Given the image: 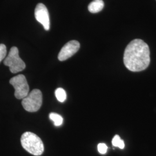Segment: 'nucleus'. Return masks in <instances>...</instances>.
I'll use <instances>...</instances> for the list:
<instances>
[{
    "instance_id": "1",
    "label": "nucleus",
    "mask_w": 156,
    "mask_h": 156,
    "mask_svg": "<svg viewBox=\"0 0 156 156\" xmlns=\"http://www.w3.org/2000/svg\"><path fill=\"white\" fill-rule=\"evenodd\" d=\"M123 62L126 67L131 71L145 70L151 62L149 46L142 39L132 41L125 49Z\"/></svg>"
},
{
    "instance_id": "2",
    "label": "nucleus",
    "mask_w": 156,
    "mask_h": 156,
    "mask_svg": "<svg viewBox=\"0 0 156 156\" xmlns=\"http://www.w3.org/2000/svg\"><path fill=\"white\" fill-rule=\"evenodd\" d=\"M23 147L34 156H41L44 151V145L38 136L31 132H26L21 137Z\"/></svg>"
},
{
    "instance_id": "3",
    "label": "nucleus",
    "mask_w": 156,
    "mask_h": 156,
    "mask_svg": "<svg viewBox=\"0 0 156 156\" xmlns=\"http://www.w3.org/2000/svg\"><path fill=\"white\" fill-rule=\"evenodd\" d=\"M4 64L9 68V70L13 73H16L22 71L26 68V64L20 58L17 48L12 47L8 55L4 61Z\"/></svg>"
},
{
    "instance_id": "4",
    "label": "nucleus",
    "mask_w": 156,
    "mask_h": 156,
    "mask_svg": "<svg viewBox=\"0 0 156 156\" xmlns=\"http://www.w3.org/2000/svg\"><path fill=\"white\" fill-rule=\"evenodd\" d=\"M24 109L30 112L38 111L42 104V94L39 89H34L23 99L22 102Z\"/></svg>"
},
{
    "instance_id": "5",
    "label": "nucleus",
    "mask_w": 156,
    "mask_h": 156,
    "mask_svg": "<svg viewBox=\"0 0 156 156\" xmlns=\"http://www.w3.org/2000/svg\"><path fill=\"white\" fill-rule=\"evenodd\" d=\"M10 84L15 89V96L19 99H23L29 93V86L24 75H18L10 79Z\"/></svg>"
},
{
    "instance_id": "6",
    "label": "nucleus",
    "mask_w": 156,
    "mask_h": 156,
    "mask_svg": "<svg viewBox=\"0 0 156 156\" xmlns=\"http://www.w3.org/2000/svg\"><path fill=\"white\" fill-rule=\"evenodd\" d=\"M34 13L36 20L43 26L46 31H49L50 30V18L46 6L39 3L36 6Z\"/></svg>"
},
{
    "instance_id": "7",
    "label": "nucleus",
    "mask_w": 156,
    "mask_h": 156,
    "mask_svg": "<svg viewBox=\"0 0 156 156\" xmlns=\"http://www.w3.org/2000/svg\"><path fill=\"white\" fill-rule=\"evenodd\" d=\"M80 48V44L77 41H70L67 42L62 48L58 55V59L63 62L74 55Z\"/></svg>"
},
{
    "instance_id": "8",
    "label": "nucleus",
    "mask_w": 156,
    "mask_h": 156,
    "mask_svg": "<svg viewBox=\"0 0 156 156\" xmlns=\"http://www.w3.org/2000/svg\"><path fill=\"white\" fill-rule=\"evenodd\" d=\"M104 2L102 0H94L88 6L89 11L92 13H97L102 10Z\"/></svg>"
},
{
    "instance_id": "9",
    "label": "nucleus",
    "mask_w": 156,
    "mask_h": 156,
    "mask_svg": "<svg viewBox=\"0 0 156 156\" xmlns=\"http://www.w3.org/2000/svg\"><path fill=\"white\" fill-rule=\"evenodd\" d=\"M50 120L53 122L56 127L60 126L63 123V118L60 115L56 113H51L49 115Z\"/></svg>"
},
{
    "instance_id": "10",
    "label": "nucleus",
    "mask_w": 156,
    "mask_h": 156,
    "mask_svg": "<svg viewBox=\"0 0 156 156\" xmlns=\"http://www.w3.org/2000/svg\"><path fill=\"white\" fill-rule=\"evenodd\" d=\"M55 95L57 100L60 102H64L66 100L67 94L64 90L62 88H58L55 91Z\"/></svg>"
},
{
    "instance_id": "11",
    "label": "nucleus",
    "mask_w": 156,
    "mask_h": 156,
    "mask_svg": "<svg viewBox=\"0 0 156 156\" xmlns=\"http://www.w3.org/2000/svg\"><path fill=\"white\" fill-rule=\"evenodd\" d=\"M112 145L113 146L118 147L121 149H124V146H125L124 142L120 138V137L118 135H116L113 137L112 141Z\"/></svg>"
},
{
    "instance_id": "12",
    "label": "nucleus",
    "mask_w": 156,
    "mask_h": 156,
    "mask_svg": "<svg viewBox=\"0 0 156 156\" xmlns=\"http://www.w3.org/2000/svg\"><path fill=\"white\" fill-rule=\"evenodd\" d=\"M6 55V48L4 44H0V62L5 58Z\"/></svg>"
},
{
    "instance_id": "13",
    "label": "nucleus",
    "mask_w": 156,
    "mask_h": 156,
    "mask_svg": "<svg viewBox=\"0 0 156 156\" xmlns=\"http://www.w3.org/2000/svg\"><path fill=\"white\" fill-rule=\"evenodd\" d=\"M107 150H108V146L105 144H99L98 145V151L101 154H105Z\"/></svg>"
}]
</instances>
